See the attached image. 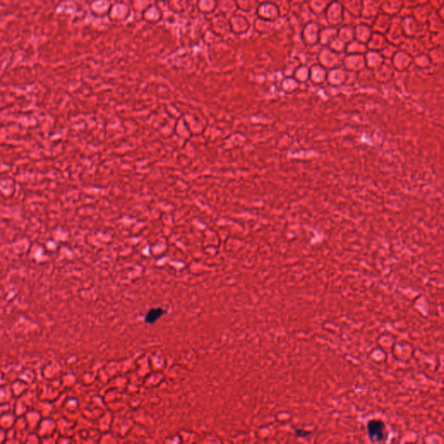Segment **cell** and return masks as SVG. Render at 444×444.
I'll return each mask as SVG.
<instances>
[{"instance_id": "ffe728a7", "label": "cell", "mask_w": 444, "mask_h": 444, "mask_svg": "<svg viewBox=\"0 0 444 444\" xmlns=\"http://www.w3.org/2000/svg\"><path fill=\"white\" fill-rule=\"evenodd\" d=\"M428 29L433 33H438L442 31L443 28V19L441 17L438 15V13H431L428 17Z\"/></svg>"}, {"instance_id": "ba28073f", "label": "cell", "mask_w": 444, "mask_h": 444, "mask_svg": "<svg viewBox=\"0 0 444 444\" xmlns=\"http://www.w3.org/2000/svg\"><path fill=\"white\" fill-rule=\"evenodd\" d=\"M258 14L260 15V19L276 22L277 20L280 18L279 9L276 4L262 3L259 7Z\"/></svg>"}, {"instance_id": "3957f363", "label": "cell", "mask_w": 444, "mask_h": 444, "mask_svg": "<svg viewBox=\"0 0 444 444\" xmlns=\"http://www.w3.org/2000/svg\"><path fill=\"white\" fill-rule=\"evenodd\" d=\"M321 27L319 23L311 20L305 23V26L302 31V38L305 45L308 46H315L319 42V32Z\"/></svg>"}, {"instance_id": "d6986e66", "label": "cell", "mask_w": 444, "mask_h": 444, "mask_svg": "<svg viewBox=\"0 0 444 444\" xmlns=\"http://www.w3.org/2000/svg\"><path fill=\"white\" fill-rule=\"evenodd\" d=\"M338 38L345 44H348L350 42L355 40V33H354V26L346 25V26L338 27Z\"/></svg>"}, {"instance_id": "7402d4cb", "label": "cell", "mask_w": 444, "mask_h": 444, "mask_svg": "<svg viewBox=\"0 0 444 444\" xmlns=\"http://www.w3.org/2000/svg\"><path fill=\"white\" fill-rule=\"evenodd\" d=\"M166 311L161 307L152 308L145 315V322L148 324H155L159 318L165 314Z\"/></svg>"}, {"instance_id": "83f0119b", "label": "cell", "mask_w": 444, "mask_h": 444, "mask_svg": "<svg viewBox=\"0 0 444 444\" xmlns=\"http://www.w3.org/2000/svg\"><path fill=\"white\" fill-rule=\"evenodd\" d=\"M330 2H332V1H337V0H329Z\"/></svg>"}, {"instance_id": "6da1fadb", "label": "cell", "mask_w": 444, "mask_h": 444, "mask_svg": "<svg viewBox=\"0 0 444 444\" xmlns=\"http://www.w3.org/2000/svg\"><path fill=\"white\" fill-rule=\"evenodd\" d=\"M345 9L340 0L332 1L324 11L327 24L332 27H340L345 20Z\"/></svg>"}, {"instance_id": "8fae6325", "label": "cell", "mask_w": 444, "mask_h": 444, "mask_svg": "<svg viewBox=\"0 0 444 444\" xmlns=\"http://www.w3.org/2000/svg\"><path fill=\"white\" fill-rule=\"evenodd\" d=\"M354 33H355V40L366 45L370 40L373 31L368 24L363 22L354 26Z\"/></svg>"}, {"instance_id": "2e32d148", "label": "cell", "mask_w": 444, "mask_h": 444, "mask_svg": "<svg viewBox=\"0 0 444 444\" xmlns=\"http://www.w3.org/2000/svg\"><path fill=\"white\" fill-rule=\"evenodd\" d=\"M387 43L385 35L373 32L366 46L369 51H381Z\"/></svg>"}, {"instance_id": "603a6c76", "label": "cell", "mask_w": 444, "mask_h": 444, "mask_svg": "<svg viewBox=\"0 0 444 444\" xmlns=\"http://www.w3.org/2000/svg\"><path fill=\"white\" fill-rule=\"evenodd\" d=\"M281 18L287 16L292 10V0H279L276 4Z\"/></svg>"}, {"instance_id": "ac0fdd59", "label": "cell", "mask_w": 444, "mask_h": 444, "mask_svg": "<svg viewBox=\"0 0 444 444\" xmlns=\"http://www.w3.org/2000/svg\"><path fill=\"white\" fill-rule=\"evenodd\" d=\"M365 65L372 68H378L384 63V57L380 51H367L365 54Z\"/></svg>"}, {"instance_id": "4316f807", "label": "cell", "mask_w": 444, "mask_h": 444, "mask_svg": "<svg viewBox=\"0 0 444 444\" xmlns=\"http://www.w3.org/2000/svg\"><path fill=\"white\" fill-rule=\"evenodd\" d=\"M418 5H427L429 2V0H417Z\"/></svg>"}, {"instance_id": "5bb4252c", "label": "cell", "mask_w": 444, "mask_h": 444, "mask_svg": "<svg viewBox=\"0 0 444 444\" xmlns=\"http://www.w3.org/2000/svg\"><path fill=\"white\" fill-rule=\"evenodd\" d=\"M342 4L345 12L355 17L360 18L363 7V0H340Z\"/></svg>"}, {"instance_id": "52a82bcc", "label": "cell", "mask_w": 444, "mask_h": 444, "mask_svg": "<svg viewBox=\"0 0 444 444\" xmlns=\"http://www.w3.org/2000/svg\"><path fill=\"white\" fill-rule=\"evenodd\" d=\"M392 19L393 17L380 12L378 16L376 17L372 21V27H371L372 31L385 35L391 25Z\"/></svg>"}, {"instance_id": "e0dca14e", "label": "cell", "mask_w": 444, "mask_h": 444, "mask_svg": "<svg viewBox=\"0 0 444 444\" xmlns=\"http://www.w3.org/2000/svg\"><path fill=\"white\" fill-rule=\"evenodd\" d=\"M330 3L329 0H307L306 1L308 8L315 16L324 14V11L326 10L327 7L329 6Z\"/></svg>"}, {"instance_id": "4fadbf2b", "label": "cell", "mask_w": 444, "mask_h": 444, "mask_svg": "<svg viewBox=\"0 0 444 444\" xmlns=\"http://www.w3.org/2000/svg\"><path fill=\"white\" fill-rule=\"evenodd\" d=\"M401 46L403 47L402 50L407 51L413 57L423 53L422 43L416 38H406L405 41L403 42V45Z\"/></svg>"}, {"instance_id": "d4e9b609", "label": "cell", "mask_w": 444, "mask_h": 444, "mask_svg": "<svg viewBox=\"0 0 444 444\" xmlns=\"http://www.w3.org/2000/svg\"><path fill=\"white\" fill-rule=\"evenodd\" d=\"M294 431H295L296 435L299 438H307L311 434V432L306 431L302 428H295Z\"/></svg>"}, {"instance_id": "5b68a950", "label": "cell", "mask_w": 444, "mask_h": 444, "mask_svg": "<svg viewBox=\"0 0 444 444\" xmlns=\"http://www.w3.org/2000/svg\"><path fill=\"white\" fill-rule=\"evenodd\" d=\"M342 54L332 51L330 48L323 47L318 53V60L320 65L326 68L339 66L343 61Z\"/></svg>"}, {"instance_id": "30bf717a", "label": "cell", "mask_w": 444, "mask_h": 444, "mask_svg": "<svg viewBox=\"0 0 444 444\" xmlns=\"http://www.w3.org/2000/svg\"><path fill=\"white\" fill-rule=\"evenodd\" d=\"M390 59L397 69H406L413 63L412 56L403 50H397Z\"/></svg>"}, {"instance_id": "7a4b0ae2", "label": "cell", "mask_w": 444, "mask_h": 444, "mask_svg": "<svg viewBox=\"0 0 444 444\" xmlns=\"http://www.w3.org/2000/svg\"><path fill=\"white\" fill-rule=\"evenodd\" d=\"M367 434L372 442H381L387 438L386 426L380 419H371L367 422Z\"/></svg>"}, {"instance_id": "7c38bea8", "label": "cell", "mask_w": 444, "mask_h": 444, "mask_svg": "<svg viewBox=\"0 0 444 444\" xmlns=\"http://www.w3.org/2000/svg\"><path fill=\"white\" fill-rule=\"evenodd\" d=\"M403 8V0H384L380 5L382 13L390 16H397Z\"/></svg>"}, {"instance_id": "cb8c5ba5", "label": "cell", "mask_w": 444, "mask_h": 444, "mask_svg": "<svg viewBox=\"0 0 444 444\" xmlns=\"http://www.w3.org/2000/svg\"><path fill=\"white\" fill-rule=\"evenodd\" d=\"M346 44H345L344 42L341 41L340 38L337 37V38L330 43V45H329L328 47L330 48L332 51H336L338 53L342 54V53H344L345 51H346Z\"/></svg>"}, {"instance_id": "9c48e42d", "label": "cell", "mask_w": 444, "mask_h": 444, "mask_svg": "<svg viewBox=\"0 0 444 444\" xmlns=\"http://www.w3.org/2000/svg\"><path fill=\"white\" fill-rule=\"evenodd\" d=\"M381 12L380 5L375 0H363L361 18L365 20H371L378 16Z\"/></svg>"}, {"instance_id": "277c9868", "label": "cell", "mask_w": 444, "mask_h": 444, "mask_svg": "<svg viewBox=\"0 0 444 444\" xmlns=\"http://www.w3.org/2000/svg\"><path fill=\"white\" fill-rule=\"evenodd\" d=\"M385 38H386V40L389 44L395 45L397 47L403 45V42L405 41V39H406V36L404 34L403 27L401 25V19L397 20V19H394L393 17L390 28L385 34Z\"/></svg>"}, {"instance_id": "484cf974", "label": "cell", "mask_w": 444, "mask_h": 444, "mask_svg": "<svg viewBox=\"0 0 444 444\" xmlns=\"http://www.w3.org/2000/svg\"><path fill=\"white\" fill-rule=\"evenodd\" d=\"M262 3H273L277 4L279 0H260Z\"/></svg>"}, {"instance_id": "44dd1931", "label": "cell", "mask_w": 444, "mask_h": 444, "mask_svg": "<svg viewBox=\"0 0 444 444\" xmlns=\"http://www.w3.org/2000/svg\"><path fill=\"white\" fill-rule=\"evenodd\" d=\"M368 51L367 46L365 44H362L357 40L348 43L346 46V54H362L365 55L366 51Z\"/></svg>"}, {"instance_id": "8992f818", "label": "cell", "mask_w": 444, "mask_h": 444, "mask_svg": "<svg viewBox=\"0 0 444 444\" xmlns=\"http://www.w3.org/2000/svg\"><path fill=\"white\" fill-rule=\"evenodd\" d=\"M401 25L403 27L406 38H416L422 32V26L413 15H406L401 19Z\"/></svg>"}, {"instance_id": "9a60e30c", "label": "cell", "mask_w": 444, "mask_h": 444, "mask_svg": "<svg viewBox=\"0 0 444 444\" xmlns=\"http://www.w3.org/2000/svg\"><path fill=\"white\" fill-rule=\"evenodd\" d=\"M337 35H338V28L337 27L328 26V27L321 28L318 44L322 45V47H328L330 43L337 38Z\"/></svg>"}]
</instances>
